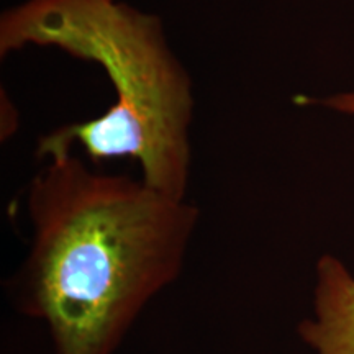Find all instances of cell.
Returning a JSON list of instances; mask_svg holds the SVG:
<instances>
[{"label":"cell","mask_w":354,"mask_h":354,"mask_svg":"<svg viewBox=\"0 0 354 354\" xmlns=\"http://www.w3.org/2000/svg\"><path fill=\"white\" fill-rule=\"evenodd\" d=\"M26 44L94 61L117 94L100 117L44 135L38 158L66 156L73 146H81L95 165L131 158L146 185L187 201L192 81L156 15L115 0H25L0 17V56Z\"/></svg>","instance_id":"2"},{"label":"cell","mask_w":354,"mask_h":354,"mask_svg":"<svg viewBox=\"0 0 354 354\" xmlns=\"http://www.w3.org/2000/svg\"><path fill=\"white\" fill-rule=\"evenodd\" d=\"M299 335L317 354H354V276L331 254L317 264L315 315Z\"/></svg>","instance_id":"3"},{"label":"cell","mask_w":354,"mask_h":354,"mask_svg":"<svg viewBox=\"0 0 354 354\" xmlns=\"http://www.w3.org/2000/svg\"><path fill=\"white\" fill-rule=\"evenodd\" d=\"M32 243L13 302L44 323L55 354H115L179 279L201 212L143 180L48 159L26 196Z\"/></svg>","instance_id":"1"}]
</instances>
